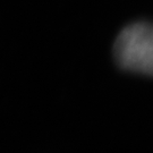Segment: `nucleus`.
Segmentation results:
<instances>
[{"instance_id":"1","label":"nucleus","mask_w":153,"mask_h":153,"mask_svg":"<svg viewBox=\"0 0 153 153\" xmlns=\"http://www.w3.org/2000/svg\"><path fill=\"white\" fill-rule=\"evenodd\" d=\"M112 52L121 69L153 76V24H128L117 35Z\"/></svg>"}]
</instances>
